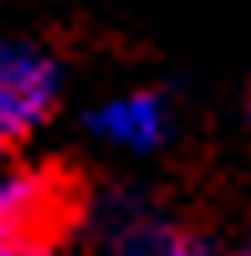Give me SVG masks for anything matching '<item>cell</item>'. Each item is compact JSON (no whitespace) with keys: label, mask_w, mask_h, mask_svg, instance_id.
Segmentation results:
<instances>
[{"label":"cell","mask_w":251,"mask_h":256,"mask_svg":"<svg viewBox=\"0 0 251 256\" xmlns=\"http://www.w3.org/2000/svg\"><path fill=\"white\" fill-rule=\"evenodd\" d=\"M6 144H10V138H6V134H0V154H6Z\"/></svg>","instance_id":"5b68a950"},{"label":"cell","mask_w":251,"mask_h":256,"mask_svg":"<svg viewBox=\"0 0 251 256\" xmlns=\"http://www.w3.org/2000/svg\"><path fill=\"white\" fill-rule=\"evenodd\" d=\"M62 102V62L36 36H0V134L26 138Z\"/></svg>","instance_id":"7a4b0ae2"},{"label":"cell","mask_w":251,"mask_h":256,"mask_svg":"<svg viewBox=\"0 0 251 256\" xmlns=\"http://www.w3.org/2000/svg\"><path fill=\"white\" fill-rule=\"evenodd\" d=\"M88 134L113 154H154L174 134V108L154 88H128L88 108Z\"/></svg>","instance_id":"3957f363"},{"label":"cell","mask_w":251,"mask_h":256,"mask_svg":"<svg viewBox=\"0 0 251 256\" xmlns=\"http://www.w3.org/2000/svg\"><path fill=\"white\" fill-rule=\"evenodd\" d=\"M246 256H251V251H246Z\"/></svg>","instance_id":"8992f818"},{"label":"cell","mask_w":251,"mask_h":256,"mask_svg":"<svg viewBox=\"0 0 251 256\" xmlns=\"http://www.w3.org/2000/svg\"><path fill=\"white\" fill-rule=\"evenodd\" d=\"M67 216V180L52 169H0V256H52Z\"/></svg>","instance_id":"6da1fadb"},{"label":"cell","mask_w":251,"mask_h":256,"mask_svg":"<svg viewBox=\"0 0 251 256\" xmlns=\"http://www.w3.org/2000/svg\"><path fill=\"white\" fill-rule=\"evenodd\" d=\"M102 251L108 256H210L195 230L138 200H118L102 220Z\"/></svg>","instance_id":"277c9868"}]
</instances>
